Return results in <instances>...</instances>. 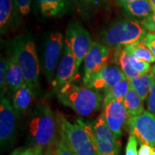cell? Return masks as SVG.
<instances>
[{
	"label": "cell",
	"mask_w": 155,
	"mask_h": 155,
	"mask_svg": "<svg viewBox=\"0 0 155 155\" xmlns=\"http://www.w3.org/2000/svg\"><path fill=\"white\" fill-rule=\"evenodd\" d=\"M57 118L50 106L38 104L31 109L27 121V135L30 147L47 149L53 147L58 139Z\"/></svg>",
	"instance_id": "1"
},
{
	"label": "cell",
	"mask_w": 155,
	"mask_h": 155,
	"mask_svg": "<svg viewBox=\"0 0 155 155\" xmlns=\"http://www.w3.org/2000/svg\"><path fill=\"white\" fill-rule=\"evenodd\" d=\"M61 139L76 155H99L93 126L81 119L71 123L61 114L57 116Z\"/></svg>",
	"instance_id": "2"
},
{
	"label": "cell",
	"mask_w": 155,
	"mask_h": 155,
	"mask_svg": "<svg viewBox=\"0 0 155 155\" xmlns=\"http://www.w3.org/2000/svg\"><path fill=\"white\" fill-rule=\"evenodd\" d=\"M55 93L61 104L81 116H88L99 111L104 104V96L101 93L73 82L65 85Z\"/></svg>",
	"instance_id": "3"
},
{
	"label": "cell",
	"mask_w": 155,
	"mask_h": 155,
	"mask_svg": "<svg viewBox=\"0 0 155 155\" xmlns=\"http://www.w3.org/2000/svg\"><path fill=\"white\" fill-rule=\"evenodd\" d=\"M12 53L22 70L25 83L35 95L40 87V65L32 36L25 34L15 37L12 42Z\"/></svg>",
	"instance_id": "4"
},
{
	"label": "cell",
	"mask_w": 155,
	"mask_h": 155,
	"mask_svg": "<svg viewBox=\"0 0 155 155\" xmlns=\"http://www.w3.org/2000/svg\"><path fill=\"white\" fill-rule=\"evenodd\" d=\"M147 30L137 21L119 19L101 32V43L110 48H124L143 40Z\"/></svg>",
	"instance_id": "5"
},
{
	"label": "cell",
	"mask_w": 155,
	"mask_h": 155,
	"mask_svg": "<svg viewBox=\"0 0 155 155\" xmlns=\"http://www.w3.org/2000/svg\"><path fill=\"white\" fill-rule=\"evenodd\" d=\"M64 47L63 35L60 31L50 32L45 39L42 50V71L48 83L52 85Z\"/></svg>",
	"instance_id": "6"
},
{
	"label": "cell",
	"mask_w": 155,
	"mask_h": 155,
	"mask_svg": "<svg viewBox=\"0 0 155 155\" xmlns=\"http://www.w3.org/2000/svg\"><path fill=\"white\" fill-rule=\"evenodd\" d=\"M64 40L68 45L74 55L75 74H77L94 42L88 31L77 22H71L68 25Z\"/></svg>",
	"instance_id": "7"
},
{
	"label": "cell",
	"mask_w": 155,
	"mask_h": 155,
	"mask_svg": "<svg viewBox=\"0 0 155 155\" xmlns=\"http://www.w3.org/2000/svg\"><path fill=\"white\" fill-rule=\"evenodd\" d=\"M130 134L137 138L139 144H147L155 150V114L149 111L127 120Z\"/></svg>",
	"instance_id": "8"
},
{
	"label": "cell",
	"mask_w": 155,
	"mask_h": 155,
	"mask_svg": "<svg viewBox=\"0 0 155 155\" xmlns=\"http://www.w3.org/2000/svg\"><path fill=\"white\" fill-rule=\"evenodd\" d=\"M99 155H120V142L106 124L101 114L92 124Z\"/></svg>",
	"instance_id": "9"
},
{
	"label": "cell",
	"mask_w": 155,
	"mask_h": 155,
	"mask_svg": "<svg viewBox=\"0 0 155 155\" xmlns=\"http://www.w3.org/2000/svg\"><path fill=\"white\" fill-rule=\"evenodd\" d=\"M17 114L8 98L1 96L0 144L2 149L9 146L14 140L17 129Z\"/></svg>",
	"instance_id": "10"
},
{
	"label": "cell",
	"mask_w": 155,
	"mask_h": 155,
	"mask_svg": "<svg viewBox=\"0 0 155 155\" xmlns=\"http://www.w3.org/2000/svg\"><path fill=\"white\" fill-rule=\"evenodd\" d=\"M111 53L109 48L100 42H95L88 51L84 63V75L83 83L85 85L94 75L108 65Z\"/></svg>",
	"instance_id": "11"
},
{
	"label": "cell",
	"mask_w": 155,
	"mask_h": 155,
	"mask_svg": "<svg viewBox=\"0 0 155 155\" xmlns=\"http://www.w3.org/2000/svg\"><path fill=\"white\" fill-rule=\"evenodd\" d=\"M102 114L108 127L120 142L122 128L127 121V112L123 103L114 100H104Z\"/></svg>",
	"instance_id": "12"
},
{
	"label": "cell",
	"mask_w": 155,
	"mask_h": 155,
	"mask_svg": "<svg viewBox=\"0 0 155 155\" xmlns=\"http://www.w3.org/2000/svg\"><path fill=\"white\" fill-rule=\"evenodd\" d=\"M124 77L125 75L120 67L108 65L96 73L83 86L97 92H104V94L115 86Z\"/></svg>",
	"instance_id": "13"
},
{
	"label": "cell",
	"mask_w": 155,
	"mask_h": 155,
	"mask_svg": "<svg viewBox=\"0 0 155 155\" xmlns=\"http://www.w3.org/2000/svg\"><path fill=\"white\" fill-rule=\"evenodd\" d=\"M75 75V60L69 45L64 40V47L61 60L56 70L52 86L56 92L62 87L71 83Z\"/></svg>",
	"instance_id": "14"
},
{
	"label": "cell",
	"mask_w": 155,
	"mask_h": 155,
	"mask_svg": "<svg viewBox=\"0 0 155 155\" xmlns=\"http://www.w3.org/2000/svg\"><path fill=\"white\" fill-rule=\"evenodd\" d=\"M36 9L47 18L63 16L70 7V0H35Z\"/></svg>",
	"instance_id": "15"
},
{
	"label": "cell",
	"mask_w": 155,
	"mask_h": 155,
	"mask_svg": "<svg viewBox=\"0 0 155 155\" xmlns=\"http://www.w3.org/2000/svg\"><path fill=\"white\" fill-rule=\"evenodd\" d=\"M6 83L7 89L13 94L25 83L22 70L12 53L7 58Z\"/></svg>",
	"instance_id": "16"
},
{
	"label": "cell",
	"mask_w": 155,
	"mask_h": 155,
	"mask_svg": "<svg viewBox=\"0 0 155 155\" xmlns=\"http://www.w3.org/2000/svg\"><path fill=\"white\" fill-rule=\"evenodd\" d=\"M19 21L14 0H0V32L6 33L11 25Z\"/></svg>",
	"instance_id": "17"
},
{
	"label": "cell",
	"mask_w": 155,
	"mask_h": 155,
	"mask_svg": "<svg viewBox=\"0 0 155 155\" xmlns=\"http://www.w3.org/2000/svg\"><path fill=\"white\" fill-rule=\"evenodd\" d=\"M34 96V93L26 83L13 94L12 105L17 117L20 114H24L30 108Z\"/></svg>",
	"instance_id": "18"
},
{
	"label": "cell",
	"mask_w": 155,
	"mask_h": 155,
	"mask_svg": "<svg viewBox=\"0 0 155 155\" xmlns=\"http://www.w3.org/2000/svg\"><path fill=\"white\" fill-rule=\"evenodd\" d=\"M126 112L127 115V120L137 117L144 112V101L141 98L138 94L131 88L129 85V88L124 100L123 101Z\"/></svg>",
	"instance_id": "19"
},
{
	"label": "cell",
	"mask_w": 155,
	"mask_h": 155,
	"mask_svg": "<svg viewBox=\"0 0 155 155\" xmlns=\"http://www.w3.org/2000/svg\"><path fill=\"white\" fill-rule=\"evenodd\" d=\"M123 11L134 18L144 19L153 12L152 6L147 0H137L122 7Z\"/></svg>",
	"instance_id": "20"
},
{
	"label": "cell",
	"mask_w": 155,
	"mask_h": 155,
	"mask_svg": "<svg viewBox=\"0 0 155 155\" xmlns=\"http://www.w3.org/2000/svg\"><path fill=\"white\" fill-rule=\"evenodd\" d=\"M129 85L143 101H147L152 89L153 77L151 71L146 74L141 75L138 77L129 81Z\"/></svg>",
	"instance_id": "21"
},
{
	"label": "cell",
	"mask_w": 155,
	"mask_h": 155,
	"mask_svg": "<svg viewBox=\"0 0 155 155\" xmlns=\"http://www.w3.org/2000/svg\"><path fill=\"white\" fill-rule=\"evenodd\" d=\"M124 50L127 53L134 56L141 61L147 62L148 63H154L155 58L150 50L142 42L139 41L124 48Z\"/></svg>",
	"instance_id": "22"
},
{
	"label": "cell",
	"mask_w": 155,
	"mask_h": 155,
	"mask_svg": "<svg viewBox=\"0 0 155 155\" xmlns=\"http://www.w3.org/2000/svg\"><path fill=\"white\" fill-rule=\"evenodd\" d=\"M129 88V82L127 77L124 78L119 83L104 93V100H114L123 103Z\"/></svg>",
	"instance_id": "23"
},
{
	"label": "cell",
	"mask_w": 155,
	"mask_h": 155,
	"mask_svg": "<svg viewBox=\"0 0 155 155\" xmlns=\"http://www.w3.org/2000/svg\"><path fill=\"white\" fill-rule=\"evenodd\" d=\"M117 61L119 63L120 68L121 69L122 72L124 73V74L125 75V76L127 78L129 81L141 75L131 67L129 61L128 54L124 50V48H121V50H120L119 54L117 55Z\"/></svg>",
	"instance_id": "24"
},
{
	"label": "cell",
	"mask_w": 155,
	"mask_h": 155,
	"mask_svg": "<svg viewBox=\"0 0 155 155\" xmlns=\"http://www.w3.org/2000/svg\"><path fill=\"white\" fill-rule=\"evenodd\" d=\"M128 54V57H129V61L130 63L131 67L134 71L139 73L140 75H144L146 73H150L152 71V66H151L150 63H147V62L139 60L138 58H135L134 56Z\"/></svg>",
	"instance_id": "25"
},
{
	"label": "cell",
	"mask_w": 155,
	"mask_h": 155,
	"mask_svg": "<svg viewBox=\"0 0 155 155\" xmlns=\"http://www.w3.org/2000/svg\"><path fill=\"white\" fill-rule=\"evenodd\" d=\"M19 18L28 17L30 12L32 0H14Z\"/></svg>",
	"instance_id": "26"
},
{
	"label": "cell",
	"mask_w": 155,
	"mask_h": 155,
	"mask_svg": "<svg viewBox=\"0 0 155 155\" xmlns=\"http://www.w3.org/2000/svg\"><path fill=\"white\" fill-rule=\"evenodd\" d=\"M7 59L2 55L0 59V90L1 96H5V91H7V83H6V72H7Z\"/></svg>",
	"instance_id": "27"
},
{
	"label": "cell",
	"mask_w": 155,
	"mask_h": 155,
	"mask_svg": "<svg viewBox=\"0 0 155 155\" xmlns=\"http://www.w3.org/2000/svg\"><path fill=\"white\" fill-rule=\"evenodd\" d=\"M43 149L37 147H20L11 153L10 155H44Z\"/></svg>",
	"instance_id": "28"
},
{
	"label": "cell",
	"mask_w": 155,
	"mask_h": 155,
	"mask_svg": "<svg viewBox=\"0 0 155 155\" xmlns=\"http://www.w3.org/2000/svg\"><path fill=\"white\" fill-rule=\"evenodd\" d=\"M151 73L153 77V84L150 95L147 99V111L155 114V65L152 66Z\"/></svg>",
	"instance_id": "29"
},
{
	"label": "cell",
	"mask_w": 155,
	"mask_h": 155,
	"mask_svg": "<svg viewBox=\"0 0 155 155\" xmlns=\"http://www.w3.org/2000/svg\"><path fill=\"white\" fill-rule=\"evenodd\" d=\"M53 150L55 155H76L61 139L56 141Z\"/></svg>",
	"instance_id": "30"
},
{
	"label": "cell",
	"mask_w": 155,
	"mask_h": 155,
	"mask_svg": "<svg viewBox=\"0 0 155 155\" xmlns=\"http://www.w3.org/2000/svg\"><path fill=\"white\" fill-rule=\"evenodd\" d=\"M77 7L83 12H88L96 7L97 0H72Z\"/></svg>",
	"instance_id": "31"
},
{
	"label": "cell",
	"mask_w": 155,
	"mask_h": 155,
	"mask_svg": "<svg viewBox=\"0 0 155 155\" xmlns=\"http://www.w3.org/2000/svg\"><path fill=\"white\" fill-rule=\"evenodd\" d=\"M137 144H138V141L137 138L133 134L129 135L126 147L125 155H138Z\"/></svg>",
	"instance_id": "32"
},
{
	"label": "cell",
	"mask_w": 155,
	"mask_h": 155,
	"mask_svg": "<svg viewBox=\"0 0 155 155\" xmlns=\"http://www.w3.org/2000/svg\"><path fill=\"white\" fill-rule=\"evenodd\" d=\"M141 24L150 33L155 35V12H153L147 18L142 19Z\"/></svg>",
	"instance_id": "33"
},
{
	"label": "cell",
	"mask_w": 155,
	"mask_h": 155,
	"mask_svg": "<svg viewBox=\"0 0 155 155\" xmlns=\"http://www.w3.org/2000/svg\"><path fill=\"white\" fill-rule=\"evenodd\" d=\"M141 42L150 50L155 58V35L147 33Z\"/></svg>",
	"instance_id": "34"
},
{
	"label": "cell",
	"mask_w": 155,
	"mask_h": 155,
	"mask_svg": "<svg viewBox=\"0 0 155 155\" xmlns=\"http://www.w3.org/2000/svg\"><path fill=\"white\" fill-rule=\"evenodd\" d=\"M155 150L152 147L147 144H141L140 148L138 151V155H152Z\"/></svg>",
	"instance_id": "35"
},
{
	"label": "cell",
	"mask_w": 155,
	"mask_h": 155,
	"mask_svg": "<svg viewBox=\"0 0 155 155\" xmlns=\"http://www.w3.org/2000/svg\"><path fill=\"white\" fill-rule=\"evenodd\" d=\"M116 1H117V2L119 3V5L120 6L123 7V6L127 5L128 4L137 1V0H116Z\"/></svg>",
	"instance_id": "36"
},
{
	"label": "cell",
	"mask_w": 155,
	"mask_h": 155,
	"mask_svg": "<svg viewBox=\"0 0 155 155\" xmlns=\"http://www.w3.org/2000/svg\"><path fill=\"white\" fill-rule=\"evenodd\" d=\"M44 153H45L44 155H55V152H54V150H53V147H48V148H47L45 150Z\"/></svg>",
	"instance_id": "37"
},
{
	"label": "cell",
	"mask_w": 155,
	"mask_h": 155,
	"mask_svg": "<svg viewBox=\"0 0 155 155\" xmlns=\"http://www.w3.org/2000/svg\"><path fill=\"white\" fill-rule=\"evenodd\" d=\"M147 1L149 2V3L152 6L153 11L155 12V0H147Z\"/></svg>",
	"instance_id": "38"
},
{
	"label": "cell",
	"mask_w": 155,
	"mask_h": 155,
	"mask_svg": "<svg viewBox=\"0 0 155 155\" xmlns=\"http://www.w3.org/2000/svg\"><path fill=\"white\" fill-rule=\"evenodd\" d=\"M97 1H98V2H101L105 1V0H97Z\"/></svg>",
	"instance_id": "39"
},
{
	"label": "cell",
	"mask_w": 155,
	"mask_h": 155,
	"mask_svg": "<svg viewBox=\"0 0 155 155\" xmlns=\"http://www.w3.org/2000/svg\"><path fill=\"white\" fill-rule=\"evenodd\" d=\"M152 155H155V152H154V153H153V154Z\"/></svg>",
	"instance_id": "40"
}]
</instances>
